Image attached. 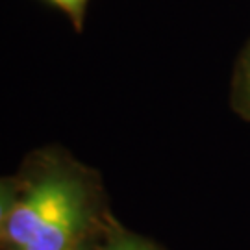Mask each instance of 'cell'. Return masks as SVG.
I'll return each mask as SVG.
<instances>
[{
    "instance_id": "6da1fadb",
    "label": "cell",
    "mask_w": 250,
    "mask_h": 250,
    "mask_svg": "<svg viewBox=\"0 0 250 250\" xmlns=\"http://www.w3.org/2000/svg\"><path fill=\"white\" fill-rule=\"evenodd\" d=\"M15 180L0 250H74L109 221L99 174L65 152H39Z\"/></svg>"
},
{
    "instance_id": "7a4b0ae2",
    "label": "cell",
    "mask_w": 250,
    "mask_h": 250,
    "mask_svg": "<svg viewBox=\"0 0 250 250\" xmlns=\"http://www.w3.org/2000/svg\"><path fill=\"white\" fill-rule=\"evenodd\" d=\"M95 250H160V247L137 233L128 232L113 219H109L100 232Z\"/></svg>"
},
{
    "instance_id": "3957f363",
    "label": "cell",
    "mask_w": 250,
    "mask_h": 250,
    "mask_svg": "<svg viewBox=\"0 0 250 250\" xmlns=\"http://www.w3.org/2000/svg\"><path fill=\"white\" fill-rule=\"evenodd\" d=\"M232 107L250 121V41L237 62L232 82Z\"/></svg>"
},
{
    "instance_id": "277c9868",
    "label": "cell",
    "mask_w": 250,
    "mask_h": 250,
    "mask_svg": "<svg viewBox=\"0 0 250 250\" xmlns=\"http://www.w3.org/2000/svg\"><path fill=\"white\" fill-rule=\"evenodd\" d=\"M54 8L62 9L67 17L71 19L72 26L76 28V32L83 30V22H85V11H87V4L89 0H45Z\"/></svg>"
},
{
    "instance_id": "5b68a950",
    "label": "cell",
    "mask_w": 250,
    "mask_h": 250,
    "mask_svg": "<svg viewBox=\"0 0 250 250\" xmlns=\"http://www.w3.org/2000/svg\"><path fill=\"white\" fill-rule=\"evenodd\" d=\"M15 195H17V180L0 178V239L4 233V226L8 223L9 211L15 202Z\"/></svg>"
},
{
    "instance_id": "8992f818",
    "label": "cell",
    "mask_w": 250,
    "mask_h": 250,
    "mask_svg": "<svg viewBox=\"0 0 250 250\" xmlns=\"http://www.w3.org/2000/svg\"><path fill=\"white\" fill-rule=\"evenodd\" d=\"M100 235V233H99ZM99 235L97 237H93V239H89V241H85L83 245H80V247H76L74 250H95V247H97V241H99Z\"/></svg>"
}]
</instances>
